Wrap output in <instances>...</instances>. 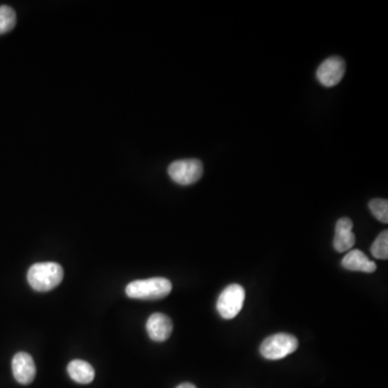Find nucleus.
I'll list each match as a JSON object with an SVG mask.
<instances>
[{
  "mask_svg": "<svg viewBox=\"0 0 388 388\" xmlns=\"http://www.w3.org/2000/svg\"><path fill=\"white\" fill-rule=\"evenodd\" d=\"M64 278L63 268L55 262L35 263L28 270V280L34 290L50 291L61 284Z\"/></svg>",
  "mask_w": 388,
  "mask_h": 388,
  "instance_id": "f257e3e1",
  "label": "nucleus"
},
{
  "mask_svg": "<svg viewBox=\"0 0 388 388\" xmlns=\"http://www.w3.org/2000/svg\"><path fill=\"white\" fill-rule=\"evenodd\" d=\"M172 291V283L167 278H154L134 280L125 289L127 297L138 300H159L169 296Z\"/></svg>",
  "mask_w": 388,
  "mask_h": 388,
  "instance_id": "f03ea898",
  "label": "nucleus"
},
{
  "mask_svg": "<svg viewBox=\"0 0 388 388\" xmlns=\"http://www.w3.org/2000/svg\"><path fill=\"white\" fill-rule=\"evenodd\" d=\"M298 346V338L292 334L276 333L262 342L260 353L266 359L278 360L296 352Z\"/></svg>",
  "mask_w": 388,
  "mask_h": 388,
  "instance_id": "7ed1b4c3",
  "label": "nucleus"
},
{
  "mask_svg": "<svg viewBox=\"0 0 388 388\" xmlns=\"http://www.w3.org/2000/svg\"><path fill=\"white\" fill-rule=\"evenodd\" d=\"M167 172L172 181L178 185H193L203 176V164L198 159L175 161L169 165Z\"/></svg>",
  "mask_w": 388,
  "mask_h": 388,
  "instance_id": "20e7f679",
  "label": "nucleus"
},
{
  "mask_svg": "<svg viewBox=\"0 0 388 388\" xmlns=\"http://www.w3.org/2000/svg\"><path fill=\"white\" fill-rule=\"evenodd\" d=\"M245 301V290L241 285L227 287L217 301V309L224 319H232L239 315Z\"/></svg>",
  "mask_w": 388,
  "mask_h": 388,
  "instance_id": "39448f33",
  "label": "nucleus"
},
{
  "mask_svg": "<svg viewBox=\"0 0 388 388\" xmlns=\"http://www.w3.org/2000/svg\"><path fill=\"white\" fill-rule=\"evenodd\" d=\"M346 70V65L343 59L338 57H328L317 69L316 77L324 86L331 88L341 82Z\"/></svg>",
  "mask_w": 388,
  "mask_h": 388,
  "instance_id": "423d86ee",
  "label": "nucleus"
},
{
  "mask_svg": "<svg viewBox=\"0 0 388 388\" xmlns=\"http://www.w3.org/2000/svg\"><path fill=\"white\" fill-rule=\"evenodd\" d=\"M12 372L14 379L22 385L32 383L36 377V366L33 357L28 353H18L12 360Z\"/></svg>",
  "mask_w": 388,
  "mask_h": 388,
  "instance_id": "0eeeda50",
  "label": "nucleus"
},
{
  "mask_svg": "<svg viewBox=\"0 0 388 388\" xmlns=\"http://www.w3.org/2000/svg\"><path fill=\"white\" fill-rule=\"evenodd\" d=\"M147 331L150 338L156 342H164L171 336L173 323L164 314L154 313L148 319Z\"/></svg>",
  "mask_w": 388,
  "mask_h": 388,
  "instance_id": "6e6552de",
  "label": "nucleus"
},
{
  "mask_svg": "<svg viewBox=\"0 0 388 388\" xmlns=\"http://www.w3.org/2000/svg\"><path fill=\"white\" fill-rule=\"evenodd\" d=\"M352 230L353 222L350 218H341L336 222L333 246L338 253L350 251L354 246L356 243V236Z\"/></svg>",
  "mask_w": 388,
  "mask_h": 388,
  "instance_id": "1a4fd4ad",
  "label": "nucleus"
},
{
  "mask_svg": "<svg viewBox=\"0 0 388 388\" xmlns=\"http://www.w3.org/2000/svg\"><path fill=\"white\" fill-rule=\"evenodd\" d=\"M342 266L350 271H360L373 273L377 270L375 262L371 261L365 253L358 249L350 251L342 260Z\"/></svg>",
  "mask_w": 388,
  "mask_h": 388,
  "instance_id": "9d476101",
  "label": "nucleus"
},
{
  "mask_svg": "<svg viewBox=\"0 0 388 388\" xmlns=\"http://www.w3.org/2000/svg\"><path fill=\"white\" fill-rule=\"evenodd\" d=\"M67 371L69 377L79 384H90L94 380L95 371L93 367L90 363L80 359L69 363Z\"/></svg>",
  "mask_w": 388,
  "mask_h": 388,
  "instance_id": "9b49d317",
  "label": "nucleus"
},
{
  "mask_svg": "<svg viewBox=\"0 0 388 388\" xmlns=\"http://www.w3.org/2000/svg\"><path fill=\"white\" fill-rule=\"evenodd\" d=\"M16 24V11L9 6H0V35L11 32Z\"/></svg>",
  "mask_w": 388,
  "mask_h": 388,
  "instance_id": "f8f14e48",
  "label": "nucleus"
},
{
  "mask_svg": "<svg viewBox=\"0 0 388 388\" xmlns=\"http://www.w3.org/2000/svg\"><path fill=\"white\" fill-rule=\"evenodd\" d=\"M371 253L377 259L386 260L388 258V232L384 231L373 241Z\"/></svg>",
  "mask_w": 388,
  "mask_h": 388,
  "instance_id": "ddd939ff",
  "label": "nucleus"
},
{
  "mask_svg": "<svg viewBox=\"0 0 388 388\" xmlns=\"http://www.w3.org/2000/svg\"><path fill=\"white\" fill-rule=\"evenodd\" d=\"M369 208L373 216L377 218L379 222L383 224L388 222V202L387 200L375 199L370 201Z\"/></svg>",
  "mask_w": 388,
  "mask_h": 388,
  "instance_id": "4468645a",
  "label": "nucleus"
},
{
  "mask_svg": "<svg viewBox=\"0 0 388 388\" xmlns=\"http://www.w3.org/2000/svg\"><path fill=\"white\" fill-rule=\"evenodd\" d=\"M177 388H197L195 386L193 385V384L190 383H183L181 384V385L178 386Z\"/></svg>",
  "mask_w": 388,
  "mask_h": 388,
  "instance_id": "2eb2a0df",
  "label": "nucleus"
}]
</instances>
